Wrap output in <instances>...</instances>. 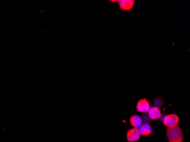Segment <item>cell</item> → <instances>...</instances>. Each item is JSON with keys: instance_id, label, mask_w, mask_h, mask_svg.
<instances>
[{"instance_id": "6da1fadb", "label": "cell", "mask_w": 190, "mask_h": 142, "mask_svg": "<svg viewBox=\"0 0 190 142\" xmlns=\"http://www.w3.org/2000/svg\"><path fill=\"white\" fill-rule=\"evenodd\" d=\"M166 136L169 142H183V133L178 125L167 127Z\"/></svg>"}, {"instance_id": "7a4b0ae2", "label": "cell", "mask_w": 190, "mask_h": 142, "mask_svg": "<svg viewBox=\"0 0 190 142\" xmlns=\"http://www.w3.org/2000/svg\"><path fill=\"white\" fill-rule=\"evenodd\" d=\"M179 122V117L175 114H170L166 115L163 119V125L167 127H172L178 125Z\"/></svg>"}, {"instance_id": "3957f363", "label": "cell", "mask_w": 190, "mask_h": 142, "mask_svg": "<svg viewBox=\"0 0 190 142\" xmlns=\"http://www.w3.org/2000/svg\"><path fill=\"white\" fill-rule=\"evenodd\" d=\"M140 132L139 129L132 128L126 131V139L129 142H136L140 139Z\"/></svg>"}, {"instance_id": "277c9868", "label": "cell", "mask_w": 190, "mask_h": 142, "mask_svg": "<svg viewBox=\"0 0 190 142\" xmlns=\"http://www.w3.org/2000/svg\"><path fill=\"white\" fill-rule=\"evenodd\" d=\"M150 108L149 101L146 98L139 100L136 104V109L138 112L142 113H147Z\"/></svg>"}, {"instance_id": "5b68a950", "label": "cell", "mask_w": 190, "mask_h": 142, "mask_svg": "<svg viewBox=\"0 0 190 142\" xmlns=\"http://www.w3.org/2000/svg\"><path fill=\"white\" fill-rule=\"evenodd\" d=\"M148 117L151 120L156 121L162 117V112L160 108L157 106H152L150 107L147 112Z\"/></svg>"}, {"instance_id": "8992f818", "label": "cell", "mask_w": 190, "mask_h": 142, "mask_svg": "<svg viewBox=\"0 0 190 142\" xmlns=\"http://www.w3.org/2000/svg\"><path fill=\"white\" fill-rule=\"evenodd\" d=\"M117 2L121 10L128 11L133 8L135 1L134 0H119Z\"/></svg>"}, {"instance_id": "52a82bcc", "label": "cell", "mask_w": 190, "mask_h": 142, "mask_svg": "<svg viewBox=\"0 0 190 142\" xmlns=\"http://www.w3.org/2000/svg\"><path fill=\"white\" fill-rule=\"evenodd\" d=\"M130 124L133 128L138 129L142 125V119L138 115L134 114L130 117Z\"/></svg>"}, {"instance_id": "ba28073f", "label": "cell", "mask_w": 190, "mask_h": 142, "mask_svg": "<svg viewBox=\"0 0 190 142\" xmlns=\"http://www.w3.org/2000/svg\"><path fill=\"white\" fill-rule=\"evenodd\" d=\"M139 130L140 134L141 135L147 136L150 135L152 134L153 128L152 126L149 125V123H145L139 127Z\"/></svg>"}]
</instances>
